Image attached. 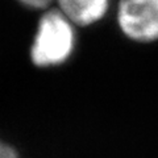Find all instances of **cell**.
<instances>
[{"label": "cell", "mask_w": 158, "mask_h": 158, "mask_svg": "<svg viewBox=\"0 0 158 158\" xmlns=\"http://www.w3.org/2000/svg\"><path fill=\"white\" fill-rule=\"evenodd\" d=\"M17 2L32 9H48L54 3V0H17Z\"/></svg>", "instance_id": "cell-4"}, {"label": "cell", "mask_w": 158, "mask_h": 158, "mask_svg": "<svg viewBox=\"0 0 158 158\" xmlns=\"http://www.w3.org/2000/svg\"><path fill=\"white\" fill-rule=\"evenodd\" d=\"M54 3L74 25L88 27L106 16L111 0H54Z\"/></svg>", "instance_id": "cell-3"}, {"label": "cell", "mask_w": 158, "mask_h": 158, "mask_svg": "<svg viewBox=\"0 0 158 158\" xmlns=\"http://www.w3.org/2000/svg\"><path fill=\"white\" fill-rule=\"evenodd\" d=\"M74 24L58 8L48 9L37 24L31 59L38 67H54L73 56L77 44Z\"/></svg>", "instance_id": "cell-1"}, {"label": "cell", "mask_w": 158, "mask_h": 158, "mask_svg": "<svg viewBox=\"0 0 158 158\" xmlns=\"http://www.w3.org/2000/svg\"><path fill=\"white\" fill-rule=\"evenodd\" d=\"M0 158H19V154L11 145L0 140Z\"/></svg>", "instance_id": "cell-5"}, {"label": "cell", "mask_w": 158, "mask_h": 158, "mask_svg": "<svg viewBox=\"0 0 158 158\" xmlns=\"http://www.w3.org/2000/svg\"><path fill=\"white\" fill-rule=\"evenodd\" d=\"M117 25L121 33L136 42L158 40V0H120Z\"/></svg>", "instance_id": "cell-2"}]
</instances>
